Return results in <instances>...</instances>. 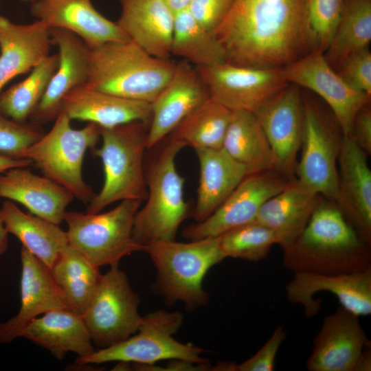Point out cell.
<instances>
[{"label": "cell", "mask_w": 371, "mask_h": 371, "mask_svg": "<svg viewBox=\"0 0 371 371\" xmlns=\"http://www.w3.org/2000/svg\"><path fill=\"white\" fill-rule=\"evenodd\" d=\"M214 34L240 66L282 68L314 49L304 0H233Z\"/></svg>", "instance_id": "1"}, {"label": "cell", "mask_w": 371, "mask_h": 371, "mask_svg": "<svg viewBox=\"0 0 371 371\" xmlns=\"http://www.w3.org/2000/svg\"><path fill=\"white\" fill-rule=\"evenodd\" d=\"M370 249L335 202L323 197L302 232L283 251L282 264L293 273H352L371 267Z\"/></svg>", "instance_id": "2"}, {"label": "cell", "mask_w": 371, "mask_h": 371, "mask_svg": "<svg viewBox=\"0 0 371 371\" xmlns=\"http://www.w3.org/2000/svg\"><path fill=\"white\" fill-rule=\"evenodd\" d=\"M176 63L151 56L131 41L107 43L91 49L87 85L150 103L172 77Z\"/></svg>", "instance_id": "3"}, {"label": "cell", "mask_w": 371, "mask_h": 371, "mask_svg": "<svg viewBox=\"0 0 371 371\" xmlns=\"http://www.w3.org/2000/svg\"><path fill=\"white\" fill-rule=\"evenodd\" d=\"M145 171L147 201L135 214L133 237L143 246L155 241L175 240L188 215L183 197L185 179L176 168V157L186 147L167 137Z\"/></svg>", "instance_id": "4"}, {"label": "cell", "mask_w": 371, "mask_h": 371, "mask_svg": "<svg viewBox=\"0 0 371 371\" xmlns=\"http://www.w3.org/2000/svg\"><path fill=\"white\" fill-rule=\"evenodd\" d=\"M149 123L135 121L101 128L100 148L93 153L101 159L104 181L87 205V212L98 213L124 200L146 199L144 153Z\"/></svg>", "instance_id": "5"}, {"label": "cell", "mask_w": 371, "mask_h": 371, "mask_svg": "<svg viewBox=\"0 0 371 371\" xmlns=\"http://www.w3.org/2000/svg\"><path fill=\"white\" fill-rule=\"evenodd\" d=\"M157 271V284L169 302L181 301L196 308L205 304L208 295L203 288L207 271L225 258L217 237L188 243L162 240L144 246Z\"/></svg>", "instance_id": "6"}, {"label": "cell", "mask_w": 371, "mask_h": 371, "mask_svg": "<svg viewBox=\"0 0 371 371\" xmlns=\"http://www.w3.org/2000/svg\"><path fill=\"white\" fill-rule=\"evenodd\" d=\"M71 119L61 111L52 128L23 153L44 176L67 189L88 205L95 193L82 177L86 151L94 149L100 138L101 127L89 122L80 129L73 128Z\"/></svg>", "instance_id": "7"}, {"label": "cell", "mask_w": 371, "mask_h": 371, "mask_svg": "<svg viewBox=\"0 0 371 371\" xmlns=\"http://www.w3.org/2000/svg\"><path fill=\"white\" fill-rule=\"evenodd\" d=\"M142 200H124L100 213L67 212L69 245L98 267L119 263L124 256L143 251L133 237V221Z\"/></svg>", "instance_id": "8"}, {"label": "cell", "mask_w": 371, "mask_h": 371, "mask_svg": "<svg viewBox=\"0 0 371 371\" xmlns=\"http://www.w3.org/2000/svg\"><path fill=\"white\" fill-rule=\"evenodd\" d=\"M183 322L179 312L158 310L142 317L138 330L126 339L107 348L95 350L85 357H77L79 366L124 361L153 365L161 360H185L207 363L201 357L203 350L185 344L173 337Z\"/></svg>", "instance_id": "9"}, {"label": "cell", "mask_w": 371, "mask_h": 371, "mask_svg": "<svg viewBox=\"0 0 371 371\" xmlns=\"http://www.w3.org/2000/svg\"><path fill=\"white\" fill-rule=\"evenodd\" d=\"M304 132L295 177L324 198L335 201L338 183V157L344 138L328 109L303 95Z\"/></svg>", "instance_id": "10"}, {"label": "cell", "mask_w": 371, "mask_h": 371, "mask_svg": "<svg viewBox=\"0 0 371 371\" xmlns=\"http://www.w3.org/2000/svg\"><path fill=\"white\" fill-rule=\"evenodd\" d=\"M101 276L82 317L93 343L100 348L121 342L139 329L140 299L118 264Z\"/></svg>", "instance_id": "11"}, {"label": "cell", "mask_w": 371, "mask_h": 371, "mask_svg": "<svg viewBox=\"0 0 371 371\" xmlns=\"http://www.w3.org/2000/svg\"><path fill=\"white\" fill-rule=\"evenodd\" d=\"M195 68L210 98L231 111L254 113L289 84L281 68L246 67L227 62Z\"/></svg>", "instance_id": "12"}, {"label": "cell", "mask_w": 371, "mask_h": 371, "mask_svg": "<svg viewBox=\"0 0 371 371\" xmlns=\"http://www.w3.org/2000/svg\"><path fill=\"white\" fill-rule=\"evenodd\" d=\"M281 73L288 83L308 89L325 102L344 136L350 135L357 112L370 104L371 96L345 82L318 49L281 68Z\"/></svg>", "instance_id": "13"}, {"label": "cell", "mask_w": 371, "mask_h": 371, "mask_svg": "<svg viewBox=\"0 0 371 371\" xmlns=\"http://www.w3.org/2000/svg\"><path fill=\"white\" fill-rule=\"evenodd\" d=\"M289 180L276 170L247 175L211 215L186 227L183 236L190 240L215 238L255 221L263 204Z\"/></svg>", "instance_id": "14"}, {"label": "cell", "mask_w": 371, "mask_h": 371, "mask_svg": "<svg viewBox=\"0 0 371 371\" xmlns=\"http://www.w3.org/2000/svg\"><path fill=\"white\" fill-rule=\"evenodd\" d=\"M254 113L273 152L276 170L295 178L304 122L300 87L289 84Z\"/></svg>", "instance_id": "15"}, {"label": "cell", "mask_w": 371, "mask_h": 371, "mask_svg": "<svg viewBox=\"0 0 371 371\" xmlns=\"http://www.w3.org/2000/svg\"><path fill=\"white\" fill-rule=\"evenodd\" d=\"M327 291L334 295L340 306L361 316L371 314V267L362 271L338 274L297 271L285 286L286 300L304 307L307 317L316 315L322 300L314 295Z\"/></svg>", "instance_id": "16"}, {"label": "cell", "mask_w": 371, "mask_h": 371, "mask_svg": "<svg viewBox=\"0 0 371 371\" xmlns=\"http://www.w3.org/2000/svg\"><path fill=\"white\" fill-rule=\"evenodd\" d=\"M209 98L196 68L185 60L177 63L172 77L150 103L151 117L146 148L157 146Z\"/></svg>", "instance_id": "17"}, {"label": "cell", "mask_w": 371, "mask_h": 371, "mask_svg": "<svg viewBox=\"0 0 371 371\" xmlns=\"http://www.w3.org/2000/svg\"><path fill=\"white\" fill-rule=\"evenodd\" d=\"M368 156L350 137L344 136L335 202L347 222L371 247V171Z\"/></svg>", "instance_id": "18"}, {"label": "cell", "mask_w": 371, "mask_h": 371, "mask_svg": "<svg viewBox=\"0 0 371 371\" xmlns=\"http://www.w3.org/2000/svg\"><path fill=\"white\" fill-rule=\"evenodd\" d=\"M359 316L341 306L326 315L306 361L309 371H354L369 341Z\"/></svg>", "instance_id": "19"}, {"label": "cell", "mask_w": 371, "mask_h": 371, "mask_svg": "<svg viewBox=\"0 0 371 371\" xmlns=\"http://www.w3.org/2000/svg\"><path fill=\"white\" fill-rule=\"evenodd\" d=\"M52 43L58 45V65L31 122L42 125L54 120L61 111L64 98L75 88L87 85L89 74L91 49L73 32L52 28Z\"/></svg>", "instance_id": "20"}, {"label": "cell", "mask_w": 371, "mask_h": 371, "mask_svg": "<svg viewBox=\"0 0 371 371\" xmlns=\"http://www.w3.org/2000/svg\"><path fill=\"white\" fill-rule=\"evenodd\" d=\"M30 12L49 29L73 32L90 49L107 43L130 41L117 22L100 14L91 0H36Z\"/></svg>", "instance_id": "21"}, {"label": "cell", "mask_w": 371, "mask_h": 371, "mask_svg": "<svg viewBox=\"0 0 371 371\" xmlns=\"http://www.w3.org/2000/svg\"><path fill=\"white\" fill-rule=\"evenodd\" d=\"M21 261V306L15 316L0 324V343L3 344L21 337L27 324L38 315L66 307L49 268L23 247Z\"/></svg>", "instance_id": "22"}, {"label": "cell", "mask_w": 371, "mask_h": 371, "mask_svg": "<svg viewBox=\"0 0 371 371\" xmlns=\"http://www.w3.org/2000/svg\"><path fill=\"white\" fill-rule=\"evenodd\" d=\"M117 23L128 37L153 56L169 59L175 13L165 0H119Z\"/></svg>", "instance_id": "23"}, {"label": "cell", "mask_w": 371, "mask_h": 371, "mask_svg": "<svg viewBox=\"0 0 371 371\" xmlns=\"http://www.w3.org/2000/svg\"><path fill=\"white\" fill-rule=\"evenodd\" d=\"M0 197L18 202L30 213L57 225L63 221L66 208L74 198L65 187L27 167L0 173Z\"/></svg>", "instance_id": "24"}, {"label": "cell", "mask_w": 371, "mask_h": 371, "mask_svg": "<svg viewBox=\"0 0 371 371\" xmlns=\"http://www.w3.org/2000/svg\"><path fill=\"white\" fill-rule=\"evenodd\" d=\"M322 199L296 177L293 178L263 204L256 221L275 233L283 251L302 232Z\"/></svg>", "instance_id": "25"}, {"label": "cell", "mask_w": 371, "mask_h": 371, "mask_svg": "<svg viewBox=\"0 0 371 371\" xmlns=\"http://www.w3.org/2000/svg\"><path fill=\"white\" fill-rule=\"evenodd\" d=\"M52 43L43 21L17 24L0 16V93L13 78L31 71L48 56Z\"/></svg>", "instance_id": "26"}, {"label": "cell", "mask_w": 371, "mask_h": 371, "mask_svg": "<svg viewBox=\"0 0 371 371\" xmlns=\"http://www.w3.org/2000/svg\"><path fill=\"white\" fill-rule=\"evenodd\" d=\"M61 111L71 120L92 122L101 128L135 121L150 124L151 117L150 103L119 97L87 85L75 88L64 98Z\"/></svg>", "instance_id": "27"}, {"label": "cell", "mask_w": 371, "mask_h": 371, "mask_svg": "<svg viewBox=\"0 0 371 371\" xmlns=\"http://www.w3.org/2000/svg\"><path fill=\"white\" fill-rule=\"evenodd\" d=\"M21 337L47 350L56 359L67 353L78 357L92 354L95 349L82 315L67 307L56 308L32 319Z\"/></svg>", "instance_id": "28"}, {"label": "cell", "mask_w": 371, "mask_h": 371, "mask_svg": "<svg viewBox=\"0 0 371 371\" xmlns=\"http://www.w3.org/2000/svg\"><path fill=\"white\" fill-rule=\"evenodd\" d=\"M200 175L193 216L196 222L211 215L248 175L223 148L194 149Z\"/></svg>", "instance_id": "29"}, {"label": "cell", "mask_w": 371, "mask_h": 371, "mask_svg": "<svg viewBox=\"0 0 371 371\" xmlns=\"http://www.w3.org/2000/svg\"><path fill=\"white\" fill-rule=\"evenodd\" d=\"M1 209L8 234L15 236L23 247L49 268L69 245L67 232L59 225L25 213L10 200L4 201Z\"/></svg>", "instance_id": "30"}, {"label": "cell", "mask_w": 371, "mask_h": 371, "mask_svg": "<svg viewBox=\"0 0 371 371\" xmlns=\"http://www.w3.org/2000/svg\"><path fill=\"white\" fill-rule=\"evenodd\" d=\"M222 148L248 175L276 170L269 142L252 112L232 111Z\"/></svg>", "instance_id": "31"}, {"label": "cell", "mask_w": 371, "mask_h": 371, "mask_svg": "<svg viewBox=\"0 0 371 371\" xmlns=\"http://www.w3.org/2000/svg\"><path fill=\"white\" fill-rule=\"evenodd\" d=\"M49 269L66 307L82 315L101 278L99 267L69 245Z\"/></svg>", "instance_id": "32"}, {"label": "cell", "mask_w": 371, "mask_h": 371, "mask_svg": "<svg viewBox=\"0 0 371 371\" xmlns=\"http://www.w3.org/2000/svg\"><path fill=\"white\" fill-rule=\"evenodd\" d=\"M371 41V0H344L335 32L324 52L337 71L352 56L368 48Z\"/></svg>", "instance_id": "33"}, {"label": "cell", "mask_w": 371, "mask_h": 371, "mask_svg": "<svg viewBox=\"0 0 371 371\" xmlns=\"http://www.w3.org/2000/svg\"><path fill=\"white\" fill-rule=\"evenodd\" d=\"M232 113L229 109L209 98L168 137L194 149L222 148Z\"/></svg>", "instance_id": "34"}, {"label": "cell", "mask_w": 371, "mask_h": 371, "mask_svg": "<svg viewBox=\"0 0 371 371\" xmlns=\"http://www.w3.org/2000/svg\"><path fill=\"white\" fill-rule=\"evenodd\" d=\"M171 54L195 67L225 62L224 50L214 33L201 27L187 8L175 13Z\"/></svg>", "instance_id": "35"}, {"label": "cell", "mask_w": 371, "mask_h": 371, "mask_svg": "<svg viewBox=\"0 0 371 371\" xmlns=\"http://www.w3.org/2000/svg\"><path fill=\"white\" fill-rule=\"evenodd\" d=\"M58 54L49 55L22 81L0 93V113L19 123L31 117L57 69Z\"/></svg>", "instance_id": "36"}, {"label": "cell", "mask_w": 371, "mask_h": 371, "mask_svg": "<svg viewBox=\"0 0 371 371\" xmlns=\"http://www.w3.org/2000/svg\"><path fill=\"white\" fill-rule=\"evenodd\" d=\"M217 238L225 258L251 262L265 259L272 246L278 244L275 233L256 221L229 230Z\"/></svg>", "instance_id": "37"}, {"label": "cell", "mask_w": 371, "mask_h": 371, "mask_svg": "<svg viewBox=\"0 0 371 371\" xmlns=\"http://www.w3.org/2000/svg\"><path fill=\"white\" fill-rule=\"evenodd\" d=\"M314 49L324 52L341 19L344 0H304Z\"/></svg>", "instance_id": "38"}, {"label": "cell", "mask_w": 371, "mask_h": 371, "mask_svg": "<svg viewBox=\"0 0 371 371\" xmlns=\"http://www.w3.org/2000/svg\"><path fill=\"white\" fill-rule=\"evenodd\" d=\"M43 135L41 125L16 122L0 113L1 154L23 159V152Z\"/></svg>", "instance_id": "39"}, {"label": "cell", "mask_w": 371, "mask_h": 371, "mask_svg": "<svg viewBox=\"0 0 371 371\" xmlns=\"http://www.w3.org/2000/svg\"><path fill=\"white\" fill-rule=\"evenodd\" d=\"M337 72L350 86L371 96V53L368 48L352 56Z\"/></svg>", "instance_id": "40"}, {"label": "cell", "mask_w": 371, "mask_h": 371, "mask_svg": "<svg viewBox=\"0 0 371 371\" xmlns=\"http://www.w3.org/2000/svg\"><path fill=\"white\" fill-rule=\"evenodd\" d=\"M286 337L283 326L278 325L262 348L252 357L240 364L236 371H273L278 350Z\"/></svg>", "instance_id": "41"}, {"label": "cell", "mask_w": 371, "mask_h": 371, "mask_svg": "<svg viewBox=\"0 0 371 371\" xmlns=\"http://www.w3.org/2000/svg\"><path fill=\"white\" fill-rule=\"evenodd\" d=\"M233 0H192L187 9L195 21L213 32L227 13Z\"/></svg>", "instance_id": "42"}, {"label": "cell", "mask_w": 371, "mask_h": 371, "mask_svg": "<svg viewBox=\"0 0 371 371\" xmlns=\"http://www.w3.org/2000/svg\"><path fill=\"white\" fill-rule=\"evenodd\" d=\"M368 155L371 154L370 104L363 106L355 115L349 136Z\"/></svg>", "instance_id": "43"}, {"label": "cell", "mask_w": 371, "mask_h": 371, "mask_svg": "<svg viewBox=\"0 0 371 371\" xmlns=\"http://www.w3.org/2000/svg\"><path fill=\"white\" fill-rule=\"evenodd\" d=\"M32 165L27 159L14 158L0 153V173L17 167H27Z\"/></svg>", "instance_id": "44"}, {"label": "cell", "mask_w": 371, "mask_h": 371, "mask_svg": "<svg viewBox=\"0 0 371 371\" xmlns=\"http://www.w3.org/2000/svg\"><path fill=\"white\" fill-rule=\"evenodd\" d=\"M371 370V341L369 340L365 345L355 365L354 371Z\"/></svg>", "instance_id": "45"}, {"label": "cell", "mask_w": 371, "mask_h": 371, "mask_svg": "<svg viewBox=\"0 0 371 371\" xmlns=\"http://www.w3.org/2000/svg\"><path fill=\"white\" fill-rule=\"evenodd\" d=\"M8 245V232H7L1 209L0 208V256L7 249Z\"/></svg>", "instance_id": "46"}, {"label": "cell", "mask_w": 371, "mask_h": 371, "mask_svg": "<svg viewBox=\"0 0 371 371\" xmlns=\"http://www.w3.org/2000/svg\"><path fill=\"white\" fill-rule=\"evenodd\" d=\"M174 13L186 9L192 0H165Z\"/></svg>", "instance_id": "47"}, {"label": "cell", "mask_w": 371, "mask_h": 371, "mask_svg": "<svg viewBox=\"0 0 371 371\" xmlns=\"http://www.w3.org/2000/svg\"><path fill=\"white\" fill-rule=\"evenodd\" d=\"M24 1H28V0H24Z\"/></svg>", "instance_id": "48"}]
</instances>
